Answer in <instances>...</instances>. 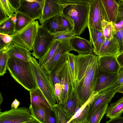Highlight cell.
<instances>
[{
    "label": "cell",
    "mask_w": 123,
    "mask_h": 123,
    "mask_svg": "<svg viewBox=\"0 0 123 123\" xmlns=\"http://www.w3.org/2000/svg\"><path fill=\"white\" fill-rule=\"evenodd\" d=\"M76 80L74 87L79 99L86 103L94 93L99 70L98 56L93 53L76 57Z\"/></svg>",
    "instance_id": "1"
},
{
    "label": "cell",
    "mask_w": 123,
    "mask_h": 123,
    "mask_svg": "<svg viewBox=\"0 0 123 123\" xmlns=\"http://www.w3.org/2000/svg\"><path fill=\"white\" fill-rule=\"evenodd\" d=\"M7 69L14 79L27 90L30 92L38 87L30 61L10 58Z\"/></svg>",
    "instance_id": "2"
},
{
    "label": "cell",
    "mask_w": 123,
    "mask_h": 123,
    "mask_svg": "<svg viewBox=\"0 0 123 123\" xmlns=\"http://www.w3.org/2000/svg\"><path fill=\"white\" fill-rule=\"evenodd\" d=\"M62 14L70 21L76 35L79 36L88 27L89 6L86 4H62Z\"/></svg>",
    "instance_id": "3"
},
{
    "label": "cell",
    "mask_w": 123,
    "mask_h": 123,
    "mask_svg": "<svg viewBox=\"0 0 123 123\" xmlns=\"http://www.w3.org/2000/svg\"><path fill=\"white\" fill-rule=\"evenodd\" d=\"M30 62L38 87L52 107L57 104L51 74L47 73L41 67L36 59L34 57L32 56Z\"/></svg>",
    "instance_id": "4"
},
{
    "label": "cell",
    "mask_w": 123,
    "mask_h": 123,
    "mask_svg": "<svg viewBox=\"0 0 123 123\" xmlns=\"http://www.w3.org/2000/svg\"><path fill=\"white\" fill-rule=\"evenodd\" d=\"M40 25L37 20L33 21L11 35L12 41L17 44L32 50Z\"/></svg>",
    "instance_id": "5"
},
{
    "label": "cell",
    "mask_w": 123,
    "mask_h": 123,
    "mask_svg": "<svg viewBox=\"0 0 123 123\" xmlns=\"http://www.w3.org/2000/svg\"><path fill=\"white\" fill-rule=\"evenodd\" d=\"M54 34L49 33L40 25L32 49V55L40 59L45 54L54 41Z\"/></svg>",
    "instance_id": "6"
},
{
    "label": "cell",
    "mask_w": 123,
    "mask_h": 123,
    "mask_svg": "<svg viewBox=\"0 0 123 123\" xmlns=\"http://www.w3.org/2000/svg\"><path fill=\"white\" fill-rule=\"evenodd\" d=\"M88 5V27L102 30V21H109L101 0H90Z\"/></svg>",
    "instance_id": "7"
},
{
    "label": "cell",
    "mask_w": 123,
    "mask_h": 123,
    "mask_svg": "<svg viewBox=\"0 0 123 123\" xmlns=\"http://www.w3.org/2000/svg\"><path fill=\"white\" fill-rule=\"evenodd\" d=\"M34 118L29 108L20 107L0 112V123H23Z\"/></svg>",
    "instance_id": "8"
},
{
    "label": "cell",
    "mask_w": 123,
    "mask_h": 123,
    "mask_svg": "<svg viewBox=\"0 0 123 123\" xmlns=\"http://www.w3.org/2000/svg\"><path fill=\"white\" fill-rule=\"evenodd\" d=\"M123 89V84L104 90L98 92L95 97L90 104L87 121L102 104L110 102L112 98L118 92ZM87 122V121H86Z\"/></svg>",
    "instance_id": "9"
},
{
    "label": "cell",
    "mask_w": 123,
    "mask_h": 123,
    "mask_svg": "<svg viewBox=\"0 0 123 123\" xmlns=\"http://www.w3.org/2000/svg\"><path fill=\"white\" fill-rule=\"evenodd\" d=\"M45 0H21L20 7L17 11L23 13L33 21L40 19Z\"/></svg>",
    "instance_id": "10"
},
{
    "label": "cell",
    "mask_w": 123,
    "mask_h": 123,
    "mask_svg": "<svg viewBox=\"0 0 123 123\" xmlns=\"http://www.w3.org/2000/svg\"><path fill=\"white\" fill-rule=\"evenodd\" d=\"M60 83L62 88L61 104L66 102L71 92L75 89L71 71L67 60L60 75Z\"/></svg>",
    "instance_id": "11"
},
{
    "label": "cell",
    "mask_w": 123,
    "mask_h": 123,
    "mask_svg": "<svg viewBox=\"0 0 123 123\" xmlns=\"http://www.w3.org/2000/svg\"><path fill=\"white\" fill-rule=\"evenodd\" d=\"M62 0H45L42 14L39 20L41 25L46 20L62 12Z\"/></svg>",
    "instance_id": "12"
},
{
    "label": "cell",
    "mask_w": 123,
    "mask_h": 123,
    "mask_svg": "<svg viewBox=\"0 0 123 123\" xmlns=\"http://www.w3.org/2000/svg\"><path fill=\"white\" fill-rule=\"evenodd\" d=\"M99 71L110 74H118L121 67L116 57L112 56H98Z\"/></svg>",
    "instance_id": "13"
},
{
    "label": "cell",
    "mask_w": 123,
    "mask_h": 123,
    "mask_svg": "<svg viewBox=\"0 0 123 123\" xmlns=\"http://www.w3.org/2000/svg\"><path fill=\"white\" fill-rule=\"evenodd\" d=\"M117 74L103 73L99 71L97 77V82L94 93L118 85Z\"/></svg>",
    "instance_id": "14"
},
{
    "label": "cell",
    "mask_w": 123,
    "mask_h": 123,
    "mask_svg": "<svg viewBox=\"0 0 123 123\" xmlns=\"http://www.w3.org/2000/svg\"><path fill=\"white\" fill-rule=\"evenodd\" d=\"M72 50L69 40L61 41L60 45L54 55L43 68L47 73H50L61 57L65 53Z\"/></svg>",
    "instance_id": "15"
},
{
    "label": "cell",
    "mask_w": 123,
    "mask_h": 123,
    "mask_svg": "<svg viewBox=\"0 0 123 123\" xmlns=\"http://www.w3.org/2000/svg\"><path fill=\"white\" fill-rule=\"evenodd\" d=\"M72 50L78 53V55L85 54L93 53V48L89 41L86 39L75 36L69 40Z\"/></svg>",
    "instance_id": "16"
},
{
    "label": "cell",
    "mask_w": 123,
    "mask_h": 123,
    "mask_svg": "<svg viewBox=\"0 0 123 123\" xmlns=\"http://www.w3.org/2000/svg\"><path fill=\"white\" fill-rule=\"evenodd\" d=\"M96 95L94 94L89 100L84 103L78 100L75 114L70 120H73L76 123H86L90 104Z\"/></svg>",
    "instance_id": "17"
},
{
    "label": "cell",
    "mask_w": 123,
    "mask_h": 123,
    "mask_svg": "<svg viewBox=\"0 0 123 123\" xmlns=\"http://www.w3.org/2000/svg\"><path fill=\"white\" fill-rule=\"evenodd\" d=\"M8 52L10 58H15L26 62L30 61L32 56L31 53L29 50L16 44L12 41L10 42Z\"/></svg>",
    "instance_id": "18"
},
{
    "label": "cell",
    "mask_w": 123,
    "mask_h": 123,
    "mask_svg": "<svg viewBox=\"0 0 123 123\" xmlns=\"http://www.w3.org/2000/svg\"><path fill=\"white\" fill-rule=\"evenodd\" d=\"M120 52L119 43L114 36L111 40L105 39L98 56H116Z\"/></svg>",
    "instance_id": "19"
},
{
    "label": "cell",
    "mask_w": 123,
    "mask_h": 123,
    "mask_svg": "<svg viewBox=\"0 0 123 123\" xmlns=\"http://www.w3.org/2000/svg\"><path fill=\"white\" fill-rule=\"evenodd\" d=\"M61 15L54 16L49 19L40 25L49 33L52 34H54L68 31L62 24Z\"/></svg>",
    "instance_id": "20"
},
{
    "label": "cell",
    "mask_w": 123,
    "mask_h": 123,
    "mask_svg": "<svg viewBox=\"0 0 123 123\" xmlns=\"http://www.w3.org/2000/svg\"><path fill=\"white\" fill-rule=\"evenodd\" d=\"M78 100L75 89L70 93L64 104L58 105L70 120L75 114Z\"/></svg>",
    "instance_id": "21"
},
{
    "label": "cell",
    "mask_w": 123,
    "mask_h": 123,
    "mask_svg": "<svg viewBox=\"0 0 123 123\" xmlns=\"http://www.w3.org/2000/svg\"><path fill=\"white\" fill-rule=\"evenodd\" d=\"M29 92L30 105L42 107L46 109L49 108L53 111L52 107L38 87Z\"/></svg>",
    "instance_id": "22"
},
{
    "label": "cell",
    "mask_w": 123,
    "mask_h": 123,
    "mask_svg": "<svg viewBox=\"0 0 123 123\" xmlns=\"http://www.w3.org/2000/svg\"><path fill=\"white\" fill-rule=\"evenodd\" d=\"M109 22L116 23L118 9V4L114 0H101Z\"/></svg>",
    "instance_id": "23"
},
{
    "label": "cell",
    "mask_w": 123,
    "mask_h": 123,
    "mask_svg": "<svg viewBox=\"0 0 123 123\" xmlns=\"http://www.w3.org/2000/svg\"><path fill=\"white\" fill-rule=\"evenodd\" d=\"M123 112V97L108 107L106 116L110 119L121 117Z\"/></svg>",
    "instance_id": "24"
},
{
    "label": "cell",
    "mask_w": 123,
    "mask_h": 123,
    "mask_svg": "<svg viewBox=\"0 0 123 123\" xmlns=\"http://www.w3.org/2000/svg\"><path fill=\"white\" fill-rule=\"evenodd\" d=\"M68 53L67 52L65 53L61 57L50 73L54 86L56 83H60V75L67 60Z\"/></svg>",
    "instance_id": "25"
},
{
    "label": "cell",
    "mask_w": 123,
    "mask_h": 123,
    "mask_svg": "<svg viewBox=\"0 0 123 123\" xmlns=\"http://www.w3.org/2000/svg\"><path fill=\"white\" fill-rule=\"evenodd\" d=\"M61 42L54 40L44 55L39 60V65L42 68L46 65L53 56L59 48Z\"/></svg>",
    "instance_id": "26"
},
{
    "label": "cell",
    "mask_w": 123,
    "mask_h": 123,
    "mask_svg": "<svg viewBox=\"0 0 123 123\" xmlns=\"http://www.w3.org/2000/svg\"><path fill=\"white\" fill-rule=\"evenodd\" d=\"M10 46V43L0 49V76H3L7 69L8 61L10 58L8 52Z\"/></svg>",
    "instance_id": "27"
},
{
    "label": "cell",
    "mask_w": 123,
    "mask_h": 123,
    "mask_svg": "<svg viewBox=\"0 0 123 123\" xmlns=\"http://www.w3.org/2000/svg\"><path fill=\"white\" fill-rule=\"evenodd\" d=\"M109 102L102 104L93 113L86 123H99L105 115L106 113Z\"/></svg>",
    "instance_id": "28"
},
{
    "label": "cell",
    "mask_w": 123,
    "mask_h": 123,
    "mask_svg": "<svg viewBox=\"0 0 123 123\" xmlns=\"http://www.w3.org/2000/svg\"><path fill=\"white\" fill-rule=\"evenodd\" d=\"M29 108L33 118L41 123H44L47 109L42 107L31 105Z\"/></svg>",
    "instance_id": "29"
},
{
    "label": "cell",
    "mask_w": 123,
    "mask_h": 123,
    "mask_svg": "<svg viewBox=\"0 0 123 123\" xmlns=\"http://www.w3.org/2000/svg\"><path fill=\"white\" fill-rule=\"evenodd\" d=\"M55 117L56 123H76L70 119L64 112L58 104L52 106Z\"/></svg>",
    "instance_id": "30"
},
{
    "label": "cell",
    "mask_w": 123,
    "mask_h": 123,
    "mask_svg": "<svg viewBox=\"0 0 123 123\" xmlns=\"http://www.w3.org/2000/svg\"><path fill=\"white\" fill-rule=\"evenodd\" d=\"M15 13L17 21L14 32L20 30L33 21L30 17L23 13L17 11Z\"/></svg>",
    "instance_id": "31"
},
{
    "label": "cell",
    "mask_w": 123,
    "mask_h": 123,
    "mask_svg": "<svg viewBox=\"0 0 123 123\" xmlns=\"http://www.w3.org/2000/svg\"><path fill=\"white\" fill-rule=\"evenodd\" d=\"M102 27L105 39L108 40L112 39L116 32L114 24L112 22L103 20L102 21Z\"/></svg>",
    "instance_id": "32"
},
{
    "label": "cell",
    "mask_w": 123,
    "mask_h": 123,
    "mask_svg": "<svg viewBox=\"0 0 123 123\" xmlns=\"http://www.w3.org/2000/svg\"><path fill=\"white\" fill-rule=\"evenodd\" d=\"M15 24L11 17H9L7 20L0 24V33L11 35L15 31Z\"/></svg>",
    "instance_id": "33"
},
{
    "label": "cell",
    "mask_w": 123,
    "mask_h": 123,
    "mask_svg": "<svg viewBox=\"0 0 123 123\" xmlns=\"http://www.w3.org/2000/svg\"><path fill=\"white\" fill-rule=\"evenodd\" d=\"M0 6L9 17H12L17 12V10L12 6L8 0H0Z\"/></svg>",
    "instance_id": "34"
},
{
    "label": "cell",
    "mask_w": 123,
    "mask_h": 123,
    "mask_svg": "<svg viewBox=\"0 0 123 123\" xmlns=\"http://www.w3.org/2000/svg\"><path fill=\"white\" fill-rule=\"evenodd\" d=\"M76 55L73 53H68L67 60L74 84L76 80Z\"/></svg>",
    "instance_id": "35"
},
{
    "label": "cell",
    "mask_w": 123,
    "mask_h": 123,
    "mask_svg": "<svg viewBox=\"0 0 123 123\" xmlns=\"http://www.w3.org/2000/svg\"><path fill=\"white\" fill-rule=\"evenodd\" d=\"M54 40L63 41L71 38L76 36L74 30L61 32L54 34Z\"/></svg>",
    "instance_id": "36"
},
{
    "label": "cell",
    "mask_w": 123,
    "mask_h": 123,
    "mask_svg": "<svg viewBox=\"0 0 123 123\" xmlns=\"http://www.w3.org/2000/svg\"><path fill=\"white\" fill-rule=\"evenodd\" d=\"M90 34V41L92 45L99 38L103 36L102 30L100 31L96 29L88 27Z\"/></svg>",
    "instance_id": "37"
},
{
    "label": "cell",
    "mask_w": 123,
    "mask_h": 123,
    "mask_svg": "<svg viewBox=\"0 0 123 123\" xmlns=\"http://www.w3.org/2000/svg\"><path fill=\"white\" fill-rule=\"evenodd\" d=\"M44 123H56L54 112L50 109L46 110Z\"/></svg>",
    "instance_id": "38"
},
{
    "label": "cell",
    "mask_w": 123,
    "mask_h": 123,
    "mask_svg": "<svg viewBox=\"0 0 123 123\" xmlns=\"http://www.w3.org/2000/svg\"><path fill=\"white\" fill-rule=\"evenodd\" d=\"M105 40L104 36L98 38L93 44V51L96 55H98L100 50Z\"/></svg>",
    "instance_id": "39"
},
{
    "label": "cell",
    "mask_w": 123,
    "mask_h": 123,
    "mask_svg": "<svg viewBox=\"0 0 123 123\" xmlns=\"http://www.w3.org/2000/svg\"><path fill=\"white\" fill-rule=\"evenodd\" d=\"M0 49H1L12 41V37L11 35L0 33Z\"/></svg>",
    "instance_id": "40"
},
{
    "label": "cell",
    "mask_w": 123,
    "mask_h": 123,
    "mask_svg": "<svg viewBox=\"0 0 123 123\" xmlns=\"http://www.w3.org/2000/svg\"><path fill=\"white\" fill-rule=\"evenodd\" d=\"M62 24L68 31L74 30V28L69 21L62 14L61 15Z\"/></svg>",
    "instance_id": "41"
},
{
    "label": "cell",
    "mask_w": 123,
    "mask_h": 123,
    "mask_svg": "<svg viewBox=\"0 0 123 123\" xmlns=\"http://www.w3.org/2000/svg\"><path fill=\"white\" fill-rule=\"evenodd\" d=\"M54 88L56 98L57 104H60L62 103L61 96L62 88L60 84L59 83L55 84L54 85Z\"/></svg>",
    "instance_id": "42"
},
{
    "label": "cell",
    "mask_w": 123,
    "mask_h": 123,
    "mask_svg": "<svg viewBox=\"0 0 123 123\" xmlns=\"http://www.w3.org/2000/svg\"><path fill=\"white\" fill-rule=\"evenodd\" d=\"M114 36L119 43L120 52L123 51V29L116 31Z\"/></svg>",
    "instance_id": "43"
},
{
    "label": "cell",
    "mask_w": 123,
    "mask_h": 123,
    "mask_svg": "<svg viewBox=\"0 0 123 123\" xmlns=\"http://www.w3.org/2000/svg\"><path fill=\"white\" fill-rule=\"evenodd\" d=\"M121 21H123V0H121V2L118 4V13L116 23Z\"/></svg>",
    "instance_id": "44"
},
{
    "label": "cell",
    "mask_w": 123,
    "mask_h": 123,
    "mask_svg": "<svg viewBox=\"0 0 123 123\" xmlns=\"http://www.w3.org/2000/svg\"><path fill=\"white\" fill-rule=\"evenodd\" d=\"M90 0H62V4H86L88 5Z\"/></svg>",
    "instance_id": "45"
},
{
    "label": "cell",
    "mask_w": 123,
    "mask_h": 123,
    "mask_svg": "<svg viewBox=\"0 0 123 123\" xmlns=\"http://www.w3.org/2000/svg\"><path fill=\"white\" fill-rule=\"evenodd\" d=\"M117 76L118 85H119L123 84V67H121Z\"/></svg>",
    "instance_id": "46"
},
{
    "label": "cell",
    "mask_w": 123,
    "mask_h": 123,
    "mask_svg": "<svg viewBox=\"0 0 123 123\" xmlns=\"http://www.w3.org/2000/svg\"><path fill=\"white\" fill-rule=\"evenodd\" d=\"M9 18L2 8L0 6V24L7 20Z\"/></svg>",
    "instance_id": "47"
},
{
    "label": "cell",
    "mask_w": 123,
    "mask_h": 123,
    "mask_svg": "<svg viewBox=\"0 0 123 123\" xmlns=\"http://www.w3.org/2000/svg\"><path fill=\"white\" fill-rule=\"evenodd\" d=\"M105 123H123V117H120L110 119Z\"/></svg>",
    "instance_id": "48"
},
{
    "label": "cell",
    "mask_w": 123,
    "mask_h": 123,
    "mask_svg": "<svg viewBox=\"0 0 123 123\" xmlns=\"http://www.w3.org/2000/svg\"><path fill=\"white\" fill-rule=\"evenodd\" d=\"M21 0H9L12 6L17 10L20 6Z\"/></svg>",
    "instance_id": "49"
},
{
    "label": "cell",
    "mask_w": 123,
    "mask_h": 123,
    "mask_svg": "<svg viewBox=\"0 0 123 123\" xmlns=\"http://www.w3.org/2000/svg\"><path fill=\"white\" fill-rule=\"evenodd\" d=\"M117 60L121 67H123V51H121L117 56Z\"/></svg>",
    "instance_id": "50"
},
{
    "label": "cell",
    "mask_w": 123,
    "mask_h": 123,
    "mask_svg": "<svg viewBox=\"0 0 123 123\" xmlns=\"http://www.w3.org/2000/svg\"><path fill=\"white\" fill-rule=\"evenodd\" d=\"M20 103V102L18 100L16 99H15L11 104V108H13L15 109L18 108Z\"/></svg>",
    "instance_id": "51"
},
{
    "label": "cell",
    "mask_w": 123,
    "mask_h": 123,
    "mask_svg": "<svg viewBox=\"0 0 123 123\" xmlns=\"http://www.w3.org/2000/svg\"><path fill=\"white\" fill-rule=\"evenodd\" d=\"M24 123H41L38 121L34 118L31 120L26 122Z\"/></svg>",
    "instance_id": "52"
},
{
    "label": "cell",
    "mask_w": 123,
    "mask_h": 123,
    "mask_svg": "<svg viewBox=\"0 0 123 123\" xmlns=\"http://www.w3.org/2000/svg\"><path fill=\"white\" fill-rule=\"evenodd\" d=\"M3 98L1 95V93H0V105H1V103L3 102Z\"/></svg>",
    "instance_id": "53"
},
{
    "label": "cell",
    "mask_w": 123,
    "mask_h": 123,
    "mask_svg": "<svg viewBox=\"0 0 123 123\" xmlns=\"http://www.w3.org/2000/svg\"><path fill=\"white\" fill-rule=\"evenodd\" d=\"M117 92L123 93V89L122 90L118 91Z\"/></svg>",
    "instance_id": "54"
},
{
    "label": "cell",
    "mask_w": 123,
    "mask_h": 123,
    "mask_svg": "<svg viewBox=\"0 0 123 123\" xmlns=\"http://www.w3.org/2000/svg\"><path fill=\"white\" fill-rule=\"evenodd\" d=\"M24 123H25V122H24Z\"/></svg>",
    "instance_id": "55"
}]
</instances>
